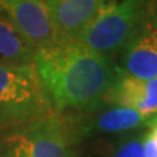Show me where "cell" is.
Segmentation results:
<instances>
[{
  "label": "cell",
  "mask_w": 157,
  "mask_h": 157,
  "mask_svg": "<svg viewBox=\"0 0 157 157\" xmlns=\"http://www.w3.org/2000/svg\"><path fill=\"white\" fill-rule=\"evenodd\" d=\"M147 127H148V132L151 134V136L153 137V140L157 144V122H151V123H148Z\"/></svg>",
  "instance_id": "cell-13"
},
{
  "label": "cell",
  "mask_w": 157,
  "mask_h": 157,
  "mask_svg": "<svg viewBox=\"0 0 157 157\" xmlns=\"http://www.w3.org/2000/svg\"><path fill=\"white\" fill-rule=\"evenodd\" d=\"M147 3L148 0H105L75 39L104 55L121 51L136 30Z\"/></svg>",
  "instance_id": "cell-4"
},
{
  "label": "cell",
  "mask_w": 157,
  "mask_h": 157,
  "mask_svg": "<svg viewBox=\"0 0 157 157\" xmlns=\"http://www.w3.org/2000/svg\"><path fill=\"white\" fill-rule=\"evenodd\" d=\"M111 157H145L143 147V135L130 136L121 141Z\"/></svg>",
  "instance_id": "cell-11"
},
{
  "label": "cell",
  "mask_w": 157,
  "mask_h": 157,
  "mask_svg": "<svg viewBox=\"0 0 157 157\" xmlns=\"http://www.w3.org/2000/svg\"><path fill=\"white\" fill-rule=\"evenodd\" d=\"M104 105L127 107L151 118L157 113V78H139L117 67Z\"/></svg>",
  "instance_id": "cell-8"
},
{
  "label": "cell",
  "mask_w": 157,
  "mask_h": 157,
  "mask_svg": "<svg viewBox=\"0 0 157 157\" xmlns=\"http://www.w3.org/2000/svg\"><path fill=\"white\" fill-rule=\"evenodd\" d=\"M151 122H157V113H156V114H153L148 119V123H151ZM147 126H148V124H147Z\"/></svg>",
  "instance_id": "cell-14"
},
{
  "label": "cell",
  "mask_w": 157,
  "mask_h": 157,
  "mask_svg": "<svg viewBox=\"0 0 157 157\" xmlns=\"http://www.w3.org/2000/svg\"><path fill=\"white\" fill-rule=\"evenodd\" d=\"M45 3L58 32L64 37L76 38L105 0H45Z\"/></svg>",
  "instance_id": "cell-9"
},
{
  "label": "cell",
  "mask_w": 157,
  "mask_h": 157,
  "mask_svg": "<svg viewBox=\"0 0 157 157\" xmlns=\"http://www.w3.org/2000/svg\"><path fill=\"white\" fill-rule=\"evenodd\" d=\"M34 52L36 48L0 14V66L32 63Z\"/></svg>",
  "instance_id": "cell-10"
},
{
  "label": "cell",
  "mask_w": 157,
  "mask_h": 157,
  "mask_svg": "<svg viewBox=\"0 0 157 157\" xmlns=\"http://www.w3.org/2000/svg\"><path fill=\"white\" fill-rule=\"evenodd\" d=\"M0 14L36 50L64 38L54 25L45 0H0Z\"/></svg>",
  "instance_id": "cell-6"
},
{
  "label": "cell",
  "mask_w": 157,
  "mask_h": 157,
  "mask_svg": "<svg viewBox=\"0 0 157 157\" xmlns=\"http://www.w3.org/2000/svg\"><path fill=\"white\" fill-rule=\"evenodd\" d=\"M122 70L139 78H157V0H148L144 14L121 50Z\"/></svg>",
  "instance_id": "cell-5"
},
{
  "label": "cell",
  "mask_w": 157,
  "mask_h": 157,
  "mask_svg": "<svg viewBox=\"0 0 157 157\" xmlns=\"http://www.w3.org/2000/svg\"><path fill=\"white\" fill-rule=\"evenodd\" d=\"M64 113L33 119L0 131V157H77Z\"/></svg>",
  "instance_id": "cell-2"
},
{
  "label": "cell",
  "mask_w": 157,
  "mask_h": 157,
  "mask_svg": "<svg viewBox=\"0 0 157 157\" xmlns=\"http://www.w3.org/2000/svg\"><path fill=\"white\" fill-rule=\"evenodd\" d=\"M32 63L55 113L101 109L117 73L106 55L68 37L36 50Z\"/></svg>",
  "instance_id": "cell-1"
},
{
  "label": "cell",
  "mask_w": 157,
  "mask_h": 157,
  "mask_svg": "<svg viewBox=\"0 0 157 157\" xmlns=\"http://www.w3.org/2000/svg\"><path fill=\"white\" fill-rule=\"evenodd\" d=\"M143 147L145 157H157V144L148 131L143 134Z\"/></svg>",
  "instance_id": "cell-12"
},
{
  "label": "cell",
  "mask_w": 157,
  "mask_h": 157,
  "mask_svg": "<svg viewBox=\"0 0 157 157\" xmlns=\"http://www.w3.org/2000/svg\"><path fill=\"white\" fill-rule=\"evenodd\" d=\"M68 117L76 143L98 134H119L148 124V117L132 109L111 106L86 113H64Z\"/></svg>",
  "instance_id": "cell-7"
},
{
  "label": "cell",
  "mask_w": 157,
  "mask_h": 157,
  "mask_svg": "<svg viewBox=\"0 0 157 157\" xmlns=\"http://www.w3.org/2000/svg\"><path fill=\"white\" fill-rule=\"evenodd\" d=\"M52 113L33 63L0 66V131Z\"/></svg>",
  "instance_id": "cell-3"
}]
</instances>
